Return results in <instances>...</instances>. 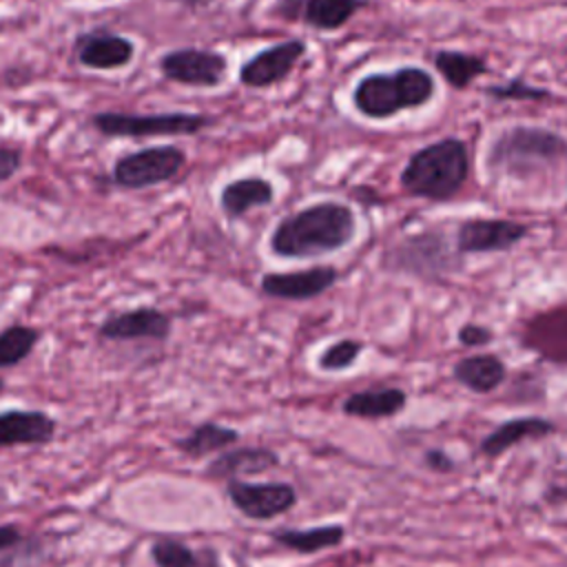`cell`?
<instances>
[{"label": "cell", "mask_w": 567, "mask_h": 567, "mask_svg": "<svg viewBox=\"0 0 567 567\" xmlns=\"http://www.w3.org/2000/svg\"><path fill=\"white\" fill-rule=\"evenodd\" d=\"M529 228L516 219L503 217H470L456 228L454 248L458 255H483V252H507L516 248Z\"/></svg>", "instance_id": "9"}, {"label": "cell", "mask_w": 567, "mask_h": 567, "mask_svg": "<svg viewBox=\"0 0 567 567\" xmlns=\"http://www.w3.org/2000/svg\"><path fill=\"white\" fill-rule=\"evenodd\" d=\"M4 390V381H2V377H0V392Z\"/></svg>", "instance_id": "34"}, {"label": "cell", "mask_w": 567, "mask_h": 567, "mask_svg": "<svg viewBox=\"0 0 567 567\" xmlns=\"http://www.w3.org/2000/svg\"><path fill=\"white\" fill-rule=\"evenodd\" d=\"M55 419L40 410L0 412V447L44 445L55 434Z\"/></svg>", "instance_id": "16"}, {"label": "cell", "mask_w": 567, "mask_h": 567, "mask_svg": "<svg viewBox=\"0 0 567 567\" xmlns=\"http://www.w3.org/2000/svg\"><path fill=\"white\" fill-rule=\"evenodd\" d=\"M213 124L206 113L168 111V113H120L100 111L91 117V126L106 137H157V135H197Z\"/></svg>", "instance_id": "6"}, {"label": "cell", "mask_w": 567, "mask_h": 567, "mask_svg": "<svg viewBox=\"0 0 567 567\" xmlns=\"http://www.w3.org/2000/svg\"><path fill=\"white\" fill-rule=\"evenodd\" d=\"M408 403V394L401 388L383 385L352 392L343 399L341 410L354 419H388L399 414Z\"/></svg>", "instance_id": "21"}, {"label": "cell", "mask_w": 567, "mask_h": 567, "mask_svg": "<svg viewBox=\"0 0 567 567\" xmlns=\"http://www.w3.org/2000/svg\"><path fill=\"white\" fill-rule=\"evenodd\" d=\"M354 235V210L343 202L323 199L286 215L270 233L268 246L281 259H315L346 248Z\"/></svg>", "instance_id": "1"}, {"label": "cell", "mask_w": 567, "mask_h": 567, "mask_svg": "<svg viewBox=\"0 0 567 567\" xmlns=\"http://www.w3.org/2000/svg\"><path fill=\"white\" fill-rule=\"evenodd\" d=\"M226 494L235 509L252 520H270L297 503V492L288 483H248L235 478L228 481Z\"/></svg>", "instance_id": "10"}, {"label": "cell", "mask_w": 567, "mask_h": 567, "mask_svg": "<svg viewBox=\"0 0 567 567\" xmlns=\"http://www.w3.org/2000/svg\"><path fill=\"white\" fill-rule=\"evenodd\" d=\"M237 441H239L237 430H233L228 425H221V423H215V421H204L197 427H193L186 436L177 439L175 447L179 452H184L186 456H190V458H202V456L219 452V450H224V447H228Z\"/></svg>", "instance_id": "24"}, {"label": "cell", "mask_w": 567, "mask_h": 567, "mask_svg": "<svg viewBox=\"0 0 567 567\" xmlns=\"http://www.w3.org/2000/svg\"><path fill=\"white\" fill-rule=\"evenodd\" d=\"M452 377L456 383H461L470 392L487 394V392H494L505 381L507 368L501 357L492 352H481V354H470L458 359L452 368Z\"/></svg>", "instance_id": "20"}, {"label": "cell", "mask_w": 567, "mask_h": 567, "mask_svg": "<svg viewBox=\"0 0 567 567\" xmlns=\"http://www.w3.org/2000/svg\"><path fill=\"white\" fill-rule=\"evenodd\" d=\"M40 341V330L24 323H11L0 332V368H11L24 361L35 343Z\"/></svg>", "instance_id": "25"}, {"label": "cell", "mask_w": 567, "mask_h": 567, "mask_svg": "<svg viewBox=\"0 0 567 567\" xmlns=\"http://www.w3.org/2000/svg\"><path fill=\"white\" fill-rule=\"evenodd\" d=\"M470 164V148L463 140L441 137L408 157L399 184L412 197L447 202L465 186Z\"/></svg>", "instance_id": "3"}, {"label": "cell", "mask_w": 567, "mask_h": 567, "mask_svg": "<svg viewBox=\"0 0 567 567\" xmlns=\"http://www.w3.org/2000/svg\"><path fill=\"white\" fill-rule=\"evenodd\" d=\"M277 545L297 551V554H317L330 547H337L346 538V527L339 523L315 525V527H281L272 532Z\"/></svg>", "instance_id": "22"}, {"label": "cell", "mask_w": 567, "mask_h": 567, "mask_svg": "<svg viewBox=\"0 0 567 567\" xmlns=\"http://www.w3.org/2000/svg\"><path fill=\"white\" fill-rule=\"evenodd\" d=\"M456 339H458V343L465 346V348H481V346L492 343L494 332H492L487 326H483V323L465 321V323L458 328Z\"/></svg>", "instance_id": "29"}, {"label": "cell", "mask_w": 567, "mask_h": 567, "mask_svg": "<svg viewBox=\"0 0 567 567\" xmlns=\"http://www.w3.org/2000/svg\"><path fill=\"white\" fill-rule=\"evenodd\" d=\"M277 465H279V456L268 447H237L210 461L206 467V476L235 481L239 476L268 472Z\"/></svg>", "instance_id": "19"}, {"label": "cell", "mask_w": 567, "mask_h": 567, "mask_svg": "<svg viewBox=\"0 0 567 567\" xmlns=\"http://www.w3.org/2000/svg\"><path fill=\"white\" fill-rule=\"evenodd\" d=\"M361 352H363V343L359 339H339L319 354L317 365L326 372H339L350 368Z\"/></svg>", "instance_id": "27"}, {"label": "cell", "mask_w": 567, "mask_h": 567, "mask_svg": "<svg viewBox=\"0 0 567 567\" xmlns=\"http://www.w3.org/2000/svg\"><path fill=\"white\" fill-rule=\"evenodd\" d=\"M434 69L452 89H467L476 78L489 71L487 60L476 53L456 51V49H441L432 58Z\"/></svg>", "instance_id": "23"}, {"label": "cell", "mask_w": 567, "mask_h": 567, "mask_svg": "<svg viewBox=\"0 0 567 567\" xmlns=\"http://www.w3.org/2000/svg\"><path fill=\"white\" fill-rule=\"evenodd\" d=\"M556 432V425L549 419L543 416H516L509 421H503L501 425H496L489 434H485L481 439V454L496 458L503 452L512 450L514 445L527 441V439H543Z\"/></svg>", "instance_id": "17"}, {"label": "cell", "mask_w": 567, "mask_h": 567, "mask_svg": "<svg viewBox=\"0 0 567 567\" xmlns=\"http://www.w3.org/2000/svg\"><path fill=\"white\" fill-rule=\"evenodd\" d=\"M436 82L423 66H399L363 75L352 89V106L368 120H388L432 102Z\"/></svg>", "instance_id": "4"}, {"label": "cell", "mask_w": 567, "mask_h": 567, "mask_svg": "<svg viewBox=\"0 0 567 567\" xmlns=\"http://www.w3.org/2000/svg\"><path fill=\"white\" fill-rule=\"evenodd\" d=\"M159 71L171 82L197 89H213L224 82L228 71V58L213 49L184 47L164 53L159 58Z\"/></svg>", "instance_id": "8"}, {"label": "cell", "mask_w": 567, "mask_h": 567, "mask_svg": "<svg viewBox=\"0 0 567 567\" xmlns=\"http://www.w3.org/2000/svg\"><path fill=\"white\" fill-rule=\"evenodd\" d=\"M97 334L106 341H164L171 334V317L159 308L140 306L106 317L100 323Z\"/></svg>", "instance_id": "14"}, {"label": "cell", "mask_w": 567, "mask_h": 567, "mask_svg": "<svg viewBox=\"0 0 567 567\" xmlns=\"http://www.w3.org/2000/svg\"><path fill=\"white\" fill-rule=\"evenodd\" d=\"M133 55H135L133 40L111 31H93L75 40L78 62L93 71L122 69L133 60Z\"/></svg>", "instance_id": "15"}, {"label": "cell", "mask_w": 567, "mask_h": 567, "mask_svg": "<svg viewBox=\"0 0 567 567\" xmlns=\"http://www.w3.org/2000/svg\"><path fill=\"white\" fill-rule=\"evenodd\" d=\"M423 461H425V465H427L430 470H434V472H439V474H447V472L454 470V458H452L445 450H441V447H430V450L423 454Z\"/></svg>", "instance_id": "31"}, {"label": "cell", "mask_w": 567, "mask_h": 567, "mask_svg": "<svg viewBox=\"0 0 567 567\" xmlns=\"http://www.w3.org/2000/svg\"><path fill=\"white\" fill-rule=\"evenodd\" d=\"M485 95L492 100H514V102H540L549 100L551 93L547 89L534 86L523 78H512L507 84H492L485 89Z\"/></svg>", "instance_id": "28"}, {"label": "cell", "mask_w": 567, "mask_h": 567, "mask_svg": "<svg viewBox=\"0 0 567 567\" xmlns=\"http://www.w3.org/2000/svg\"><path fill=\"white\" fill-rule=\"evenodd\" d=\"M456 248L450 246L447 235L439 228L414 233L396 241L385 255L383 266L394 272H405L423 279H439L454 272L458 261Z\"/></svg>", "instance_id": "5"}, {"label": "cell", "mask_w": 567, "mask_h": 567, "mask_svg": "<svg viewBox=\"0 0 567 567\" xmlns=\"http://www.w3.org/2000/svg\"><path fill=\"white\" fill-rule=\"evenodd\" d=\"M186 164L184 148L175 144H157L122 155L113 166V182L120 188H148L171 182Z\"/></svg>", "instance_id": "7"}, {"label": "cell", "mask_w": 567, "mask_h": 567, "mask_svg": "<svg viewBox=\"0 0 567 567\" xmlns=\"http://www.w3.org/2000/svg\"><path fill=\"white\" fill-rule=\"evenodd\" d=\"M168 2H175L179 7H186V9H202V7H208L213 4L215 0H168Z\"/></svg>", "instance_id": "33"}, {"label": "cell", "mask_w": 567, "mask_h": 567, "mask_svg": "<svg viewBox=\"0 0 567 567\" xmlns=\"http://www.w3.org/2000/svg\"><path fill=\"white\" fill-rule=\"evenodd\" d=\"M22 534L16 525H0V551L13 547L16 543H20Z\"/></svg>", "instance_id": "32"}, {"label": "cell", "mask_w": 567, "mask_h": 567, "mask_svg": "<svg viewBox=\"0 0 567 567\" xmlns=\"http://www.w3.org/2000/svg\"><path fill=\"white\" fill-rule=\"evenodd\" d=\"M339 279L334 266H310L286 272H264L259 288L264 295L286 301H308L328 292Z\"/></svg>", "instance_id": "13"}, {"label": "cell", "mask_w": 567, "mask_h": 567, "mask_svg": "<svg viewBox=\"0 0 567 567\" xmlns=\"http://www.w3.org/2000/svg\"><path fill=\"white\" fill-rule=\"evenodd\" d=\"M485 168L503 179L534 182L567 168V137L532 124L503 128L487 146Z\"/></svg>", "instance_id": "2"}, {"label": "cell", "mask_w": 567, "mask_h": 567, "mask_svg": "<svg viewBox=\"0 0 567 567\" xmlns=\"http://www.w3.org/2000/svg\"><path fill=\"white\" fill-rule=\"evenodd\" d=\"M308 44L299 38H290L284 42H277L272 47H266L250 55L239 66V82L250 89H266L277 82H281L297 62L306 55Z\"/></svg>", "instance_id": "11"}, {"label": "cell", "mask_w": 567, "mask_h": 567, "mask_svg": "<svg viewBox=\"0 0 567 567\" xmlns=\"http://www.w3.org/2000/svg\"><path fill=\"white\" fill-rule=\"evenodd\" d=\"M365 7L368 0H277L272 13L286 22H303L317 31H337Z\"/></svg>", "instance_id": "12"}, {"label": "cell", "mask_w": 567, "mask_h": 567, "mask_svg": "<svg viewBox=\"0 0 567 567\" xmlns=\"http://www.w3.org/2000/svg\"><path fill=\"white\" fill-rule=\"evenodd\" d=\"M22 166V151L18 146H0V184L9 182Z\"/></svg>", "instance_id": "30"}, {"label": "cell", "mask_w": 567, "mask_h": 567, "mask_svg": "<svg viewBox=\"0 0 567 567\" xmlns=\"http://www.w3.org/2000/svg\"><path fill=\"white\" fill-rule=\"evenodd\" d=\"M275 199V186L266 177H237L224 184L219 206L228 219H239L252 208L268 206Z\"/></svg>", "instance_id": "18"}, {"label": "cell", "mask_w": 567, "mask_h": 567, "mask_svg": "<svg viewBox=\"0 0 567 567\" xmlns=\"http://www.w3.org/2000/svg\"><path fill=\"white\" fill-rule=\"evenodd\" d=\"M151 558L157 567H199L197 554L175 538L155 540L151 545Z\"/></svg>", "instance_id": "26"}]
</instances>
